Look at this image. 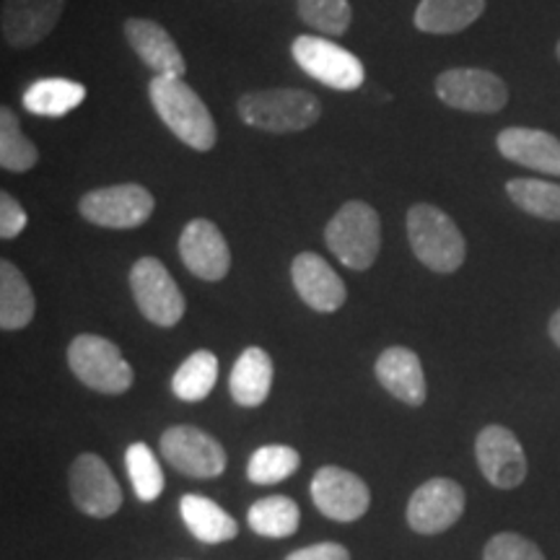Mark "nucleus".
Instances as JSON below:
<instances>
[{
	"label": "nucleus",
	"mask_w": 560,
	"mask_h": 560,
	"mask_svg": "<svg viewBox=\"0 0 560 560\" xmlns=\"http://www.w3.org/2000/svg\"><path fill=\"white\" fill-rule=\"evenodd\" d=\"M149 96L156 115L182 143L195 151H210L215 145V122L206 102L182 79L153 75Z\"/></svg>",
	"instance_id": "nucleus-1"
},
{
	"label": "nucleus",
	"mask_w": 560,
	"mask_h": 560,
	"mask_svg": "<svg viewBox=\"0 0 560 560\" xmlns=\"http://www.w3.org/2000/svg\"><path fill=\"white\" fill-rule=\"evenodd\" d=\"M240 117L249 128L265 132L310 130L322 117V104L304 89H265L240 96Z\"/></svg>",
	"instance_id": "nucleus-2"
},
{
	"label": "nucleus",
	"mask_w": 560,
	"mask_h": 560,
	"mask_svg": "<svg viewBox=\"0 0 560 560\" xmlns=\"http://www.w3.org/2000/svg\"><path fill=\"white\" fill-rule=\"evenodd\" d=\"M408 240L416 257L433 272H457L467 257L465 236L452 215L429 202L408 210Z\"/></svg>",
	"instance_id": "nucleus-3"
},
{
	"label": "nucleus",
	"mask_w": 560,
	"mask_h": 560,
	"mask_svg": "<svg viewBox=\"0 0 560 560\" xmlns=\"http://www.w3.org/2000/svg\"><path fill=\"white\" fill-rule=\"evenodd\" d=\"M327 247L350 270H369L382 247L380 213L363 200H350L325 229Z\"/></svg>",
	"instance_id": "nucleus-4"
},
{
	"label": "nucleus",
	"mask_w": 560,
	"mask_h": 560,
	"mask_svg": "<svg viewBox=\"0 0 560 560\" xmlns=\"http://www.w3.org/2000/svg\"><path fill=\"white\" fill-rule=\"evenodd\" d=\"M68 366L89 389L122 395L132 384V369L120 348L100 335H79L68 346Z\"/></svg>",
	"instance_id": "nucleus-5"
},
{
	"label": "nucleus",
	"mask_w": 560,
	"mask_h": 560,
	"mask_svg": "<svg viewBox=\"0 0 560 560\" xmlns=\"http://www.w3.org/2000/svg\"><path fill=\"white\" fill-rule=\"evenodd\" d=\"M291 55L306 75H312L314 81L325 83L330 89L355 91L366 81L363 62L353 52H348L346 47L335 45L332 39L301 34V37L293 39Z\"/></svg>",
	"instance_id": "nucleus-6"
},
{
	"label": "nucleus",
	"mask_w": 560,
	"mask_h": 560,
	"mask_svg": "<svg viewBox=\"0 0 560 560\" xmlns=\"http://www.w3.org/2000/svg\"><path fill=\"white\" fill-rule=\"evenodd\" d=\"M130 291L140 314L159 327H174L185 317V296L156 257H140L130 270Z\"/></svg>",
	"instance_id": "nucleus-7"
},
{
	"label": "nucleus",
	"mask_w": 560,
	"mask_h": 560,
	"mask_svg": "<svg viewBox=\"0 0 560 560\" xmlns=\"http://www.w3.org/2000/svg\"><path fill=\"white\" fill-rule=\"evenodd\" d=\"M436 96L446 107L493 115L509 102V89L499 75L480 68H452L436 79Z\"/></svg>",
	"instance_id": "nucleus-8"
},
{
	"label": "nucleus",
	"mask_w": 560,
	"mask_h": 560,
	"mask_svg": "<svg viewBox=\"0 0 560 560\" xmlns=\"http://www.w3.org/2000/svg\"><path fill=\"white\" fill-rule=\"evenodd\" d=\"M153 195L143 185H112L91 190L81 198L79 210L89 223L102 229H138L153 213Z\"/></svg>",
	"instance_id": "nucleus-9"
},
{
	"label": "nucleus",
	"mask_w": 560,
	"mask_h": 560,
	"mask_svg": "<svg viewBox=\"0 0 560 560\" xmlns=\"http://www.w3.org/2000/svg\"><path fill=\"white\" fill-rule=\"evenodd\" d=\"M70 499L75 509L94 520H107V516L120 511L122 506V488L115 480V475L107 467L100 454H81L70 465Z\"/></svg>",
	"instance_id": "nucleus-10"
},
{
	"label": "nucleus",
	"mask_w": 560,
	"mask_h": 560,
	"mask_svg": "<svg viewBox=\"0 0 560 560\" xmlns=\"http://www.w3.org/2000/svg\"><path fill=\"white\" fill-rule=\"evenodd\" d=\"M161 454L187 478H219L226 470V452L213 436L195 425H174L161 436Z\"/></svg>",
	"instance_id": "nucleus-11"
},
{
	"label": "nucleus",
	"mask_w": 560,
	"mask_h": 560,
	"mask_svg": "<svg viewBox=\"0 0 560 560\" xmlns=\"http://www.w3.org/2000/svg\"><path fill=\"white\" fill-rule=\"evenodd\" d=\"M465 514V490L450 478L423 482L408 503V524L418 535H439Z\"/></svg>",
	"instance_id": "nucleus-12"
},
{
	"label": "nucleus",
	"mask_w": 560,
	"mask_h": 560,
	"mask_svg": "<svg viewBox=\"0 0 560 560\" xmlns=\"http://www.w3.org/2000/svg\"><path fill=\"white\" fill-rule=\"evenodd\" d=\"M312 501L327 520L355 522L369 511L371 493L359 475L330 465L314 472Z\"/></svg>",
	"instance_id": "nucleus-13"
},
{
	"label": "nucleus",
	"mask_w": 560,
	"mask_h": 560,
	"mask_svg": "<svg viewBox=\"0 0 560 560\" xmlns=\"http://www.w3.org/2000/svg\"><path fill=\"white\" fill-rule=\"evenodd\" d=\"M475 457L490 486L511 490L527 478V454L520 439L503 425H486L475 441Z\"/></svg>",
	"instance_id": "nucleus-14"
},
{
	"label": "nucleus",
	"mask_w": 560,
	"mask_h": 560,
	"mask_svg": "<svg viewBox=\"0 0 560 560\" xmlns=\"http://www.w3.org/2000/svg\"><path fill=\"white\" fill-rule=\"evenodd\" d=\"M179 257L185 268L200 280H223L231 268V249L221 229L208 219H195L179 236Z\"/></svg>",
	"instance_id": "nucleus-15"
},
{
	"label": "nucleus",
	"mask_w": 560,
	"mask_h": 560,
	"mask_svg": "<svg viewBox=\"0 0 560 560\" xmlns=\"http://www.w3.org/2000/svg\"><path fill=\"white\" fill-rule=\"evenodd\" d=\"M66 0H3V39L16 50L39 45L62 16Z\"/></svg>",
	"instance_id": "nucleus-16"
},
{
	"label": "nucleus",
	"mask_w": 560,
	"mask_h": 560,
	"mask_svg": "<svg viewBox=\"0 0 560 560\" xmlns=\"http://www.w3.org/2000/svg\"><path fill=\"white\" fill-rule=\"evenodd\" d=\"M291 278L301 301L314 312L332 314L346 304L348 291L342 278L314 252H301L293 257Z\"/></svg>",
	"instance_id": "nucleus-17"
},
{
	"label": "nucleus",
	"mask_w": 560,
	"mask_h": 560,
	"mask_svg": "<svg viewBox=\"0 0 560 560\" xmlns=\"http://www.w3.org/2000/svg\"><path fill=\"white\" fill-rule=\"evenodd\" d=\"M125 39L132 47V52L143 60V66L153 70V75H170L182 79L187 70V62L182 58L177 42L164 26L151 19H128L125 21Z\"/></svg>",
	"instance_id": "nucleus-18"
},
{
	"label": "nucleus",
	"mask_w": 560,
	"mask_h": 560,
	"mask_svg": "<svg viewBox=\"0 0 560 560\" xmlns=\"http://www.w3.org/2000/svg\"><path fill=\"white\" fill-rule=\"evenodd\" d=\"M501 156L527 170L560 177V140L545 130L506 128L495 138Z\"/></svg>",
	"instance_id": "nucleus-19"
},
{
	"label": "nucleus",
	"mask_w": 560,
	"mask_h": 560,
	"mask_svg": "<svg viewBox=\"0 0 560 560\" xmlns=\"http://www.w3.org/2000/svg\"><path fill=\"white\" fill-rule=\"evenodd\" d=\"M376 380L392 397H397L405 405H412V408L423 405L425 395H429L423 363L410 348L395 346L384 350L380 361H376Z\"/></svg>",
	"instance_id": "nucleus-20"
},
{
	"label": "nucleus",
	"mask_w": 560,
	"mask_h": 560,
	"mask_svg": "<svg viewBox=\"0 0 560 560\" xmlns=\"http://www.w3.org/2000/svg\"><path fill=\"white\" fill-rule=\"evenodd\" d=\"M231 397L242 408H260L272 387V359L262 348H247L231 371Z\"/></svg>",
	"instance_id": "nucleus-21"
},
{
	"label": "nucleus",
	"mask_w": 560,
	"mask_h": 560,
	"mask_svg": "<svg viewBox=\"0 0 560 560\" xmlns=\"http://www.w3.org/2000/svg\"><path fill=\"white\" fill-rule=\"evenodd\" d=\"M486 11V0H420L416 26L425 34H457Z\"/></svg>",
	"instance_id": "nucleus-22"
},
{
	"label": "nucleus",
	"mask_w": 560,
	"mask_h": 560,
	"mask_svg": "<svg viewBox=\"0 0 560 560\" xmlns=\"http://www.w3.org/2000/svg\"><path fill=\"white\" fill-rule=\"evenodd\" d=\"M179 514L182 522L187 524V529L202 542H229L234 540L236 532H240L234 516L226 514L219 503L206 499V495H185L179 503Z\"/></svg>",
	"instance_id": "nucleus-23"
},
{
	"label": "nucleus",
	"mask_w": 560,
	"mask_h": 560,
	"mask_svg": "<svg viewBox=\"0 0 560 560\" xmlns=\"http://www.w3.org/2000/svg\"><path fill=\"white\" fill-rule=\"evenodd\" d=\"M34 293L16 265L0 262V327L5 332L24 330L34 319Z\"/></svg>",
	"instance_id": "nucleus-24"
},
{
	"label": "nucleus",
	"mask_w": 560,
	"mask_h": 560,
	"mask_svg": "<svg viewBox=\"0 0 560 560\" xmlns=\"http://www.w3.org/2000/svg\"><path fill=\"white\" fill-rule=\"evenodd\" d=\"M86 100V86L70 79H39L24 91V107L37 117H66Z\"/></svg>",
	"instance_id": "nucleus-25"
},
{
	"label": "nucleus",
	"mask_w": 560,
	"mask_h": 560,
	"mask_svg": "<svg viewBox=\"0 0 560 560\" xmlns=\"http://www.w3.org/2000/svg\"><path fill=\"white\" fill-rule=\"evenodd\" d=\"M215 382H219V359L210 350H195L174 371L172 389L179 400L202 402L213 392Z\"/></svg>",
	"instance_id": "nucleus-26"
},
{
	"label": "nucleus",
	"mask_w": 560,
	"mask_h": 560,
	"mask_svg": "<svg viewBox=\"0 0 560 560\" xmlns=\"http://www.w3.org/2000/svg\"><path fill=\"white\" fill-rule=\"evenodd\" d=\"M247 522L252 532H257L260 537L280 540V537H291L299 529L301 511L289 495H268V499L252 503Z\"/></svg>",
	"instance_id": "nucleus-27"
},
{
	"label": "nucleus",
	"mask_w": 560,
	"mask_h": 560,
	"mask_svg": "<svg viewBox=\"0 0 560 560\" xmlns=\"http://www.w3.org/2000/svg\"><path fill=\"white\" fill-rule=\"evenodd\" d=\"M506 195L516 208L542 221H560V185L542 179H511Z\"/></svg>",
	"instance_id": "nucleus-28"
},
{
	"label": "nucleus",
	"mask_w": 560,
	"mask_h": 560,
	"mask_svg": "<svg viewBox=\"0 0 560 560\" xmlns=\"http://www.w3.org/2000/svg\"><path fill=\"white\" fill-rule=\"evenodd\" d=\"M39 161L37 145L21 132L19 117L11 107L0 109V166L9 172H30Z\"/></svg>",
	"instance_id": "nucleus-29"
},
{
	"label": "nucleus",
	"mask_w": 560,
	"mask_h": 560,
	"mask_svg": "<svg viewBox=\"0 0 560 560\" xmlns=\"http://www.w3.org/2000/svg\"><path fill=\"white\" fill-rule=\"evenodd\" d=\"M299 465L301 457L296 450L283 444H268L249 457L247 478L257 486H272V482L289 480L299 470Z\"/></svg>",
	"instance_id": "nucleus-30"
},
{
	"label": "nucleus",
	"mask_w": 560,
	"mask_h": 560,
	"mask_svg": "<svg viewBox=\"0 0 560 560\" xmlns=\"http://www.w3.org/2000/svg\"><path fill=\"white\" fill-rule=\"evenodd\" d=\"M125 465H128L130 482L136 488L138 499L145 503L156 501L161 490H164V472H161V465L151 446L143 444V441L130 444L128 454H125Z\"/></svg>",
	"instance_id": "nucleus-31"
},
{
	"label": "nucleus",
	"mask_w": 560,
	"mask_h": 560,
	"mask_svg": "<svg viewBox=\"0 0 560 560\" xmlns=\"http://www.w3.org/2000/svg\"><path fill=\"white\" fill-rule=\"evenodd\" d=\"M299 16L304 24L327 37H342L348 32L353 11H350L348 0H299Z\"/></svg>",
	"instance_id": "nucleus-32"
},
{
	"label": "nucleus",
	"mask_w": 560,
	"mask_h": 560,
	"mask_svg": "<svg viewBox=\"0 0 560 560\" xmlns=\"http://www.w3.org/2000/svg\"><path fill=\"white\" fill-rule=\"evenodd\" d=\"M482 560H545V556L527 537L516 535V532H501L493 540H488Z\"/></svg>",
	"instance_id": "nucleus-33"
},
{
	"label": "nucleus",
	"mask_w": 560,
	"mask_h": 560,
	"mask_svg": "<svg viewBox=\"0 0 560 560\" xmlns=\"http://www.w3.org/2000/svg\"><path fill=\"white\" fill-rule=\"evenodd\" d=\"M26 229V210L11 192H0V236L3 240H16Z\"/></svg>",
	"instance_id": "nucleus-34"
},
{
	"label": "nucleus",
	"mask_w": 560,
	"mask_h": 560,
	"mask_svg": "<svg viewBox=\"0 0 560 560\" xmlns=\"http://www.w3.org/2000/svg\"><path fill=\"white\" fill-rule=\"evenodd\" d=\"M285 560H350V552L338 542H319L291 552Z\"/></svg>",
	"instance_id": "nucleus-35"
},
{
	"label": "nucleus",
	"mask_w": 560,
	"mask_h": 560,
	"mask_svg": "<svg viewBox=\"0 0 560 560\" xmlns=\"http://www.w3.org/2000/svg\"><path fill=\"white\" fill-rule=\"evenodd\" d=\"M550 338L560 348V310L550 317Z\"/></svg>",
	"instance_id": "nucleus-36"
},
{
	"label": "nucleus",
	"mask_w": 560,
	"mask_h": 560,
	"mask_svg": "<svg viewBox=\"0 0 560 560\" xmlns=\"http://www.w3.org/2000/svg\"><path fill=\"white\" fill-rule=\"evenodd\" d=\"M556 55H558V60H560V39H558V47H556Z\"/></svg>",
	"instance_id": "nucleus-37"
}]
</instances>
